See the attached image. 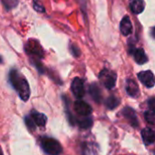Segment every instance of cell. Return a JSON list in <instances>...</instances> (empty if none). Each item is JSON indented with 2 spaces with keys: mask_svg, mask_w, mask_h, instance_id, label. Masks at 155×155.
Masks as SVG:
<instances>
[{
  "mask_svg": "<svg viewBox=\"0 0 155 155\" xmlns=\"http://www.w3.org/2000/svg\"><path fill=\"white\" fill-rule=\"evenodd\" d=\"M149 106L152 110H154L155 111V98L153 99H151L149 100Z\"/></svg>",
  "mask_w": 155,
  "mask_h": 155,
  "instance_id": "obj_23",
  "label": "cell"
},
{
  "mask_svg": "<svg viewBox=\"0 0 155 155\" xmlns=\"http://www.w3.org/2000/svg\"><path fill=\"white\" fill-rule=\"evenodd\" d=\"M126 91L132 97H136L139 94V87L134 79H128L127 80Z\"/></svg>",
  "mask_w": 155,
  "mask_h": 155,
  "instance_id": "obj_12",
  "label": "cell"
},
{
  "mask_svg": "<svg viewBox=\"0 0 155 155\" xmlns=\"http://www.w3.org/2000/svg\"><path fill=\"white\" fill-rule=\"evenodd\" d=\"M153 36L155 37V27L153 28Z\"/></svg>",
  "mask_w": 155,
  "mask_h": 155,
  "instance_id": "obj_25",
  "label": "cell"
},
{
  "mask_svg": "<svg viewBox=\"0 0 155 155\" xmlns=\"http://www.w3.org/2000/svg\"><path fill=\"white\" fill-rule=\"evenodd\" d=\"M120 104V100L119 99H117L116 97L114 96H110L106 101H105V105L108 109L110 110H113V109H115L118 105Z\"/></svg>",
  "mask_w": 155,
  "mask_h": 155,
  "instance_id": "obj_16",
  "label": "cell"
},
{
  "mask_svg": "<svg viewBox=\"0 0 155 155\" xmlns=\"http://www.w3.org/2000/svg\"><path fill=\"white\" fill-rule=\"evenodd\" d=\"M9 82L13 88L18 93L20 99L24 101L28 100L30 97V88L26 79L18 72V70L13 69L9 72Z\"/></svg>",
  "mask_w": 155,
  "mask_h": 155,
  "instance_id": "obj_1",
  "label": "cell"
},
{
  "mask_svg": "<svg viewBox=\"0 0 155 155\" xmlns=\"http://www.w3.org/2000/svg\"><path fill=\"white\" fill-rule=\"evenodd\" d=\"M134 58H135V61L140 64V65H143L144 63H146L148 61V58H147V56L144 52V50L143 48H137L134 50Z\"/></svg>",
  "mask_w": 155,
  "mask_h": 155,
  "instance_id": "obj_14",
  "label": "cell"
},
{
  "mask_svg": "<svg viewBox=\"0 0 155 155\" xmlns=\"http://www.w3.org/2000/svg\"><path fill=\"white\" fill-rule=\"evenodd\" d=\"M71 90L73 94L77 99H82L84 96V82L80 78H74L72 81Z\"/></svg>",
  "mask_w": 155,
  "mask_h": 155,
  "instance_id": "obj_5",
  "label": "cell"
},
{
  "mask_svg": "<svg viewBox=\"0 0 155 155\" xmlns=\"http://www.w3.org/2000/svg\"><path fill=\"white\" fill-rule=\"evenodd\" d=\"M120 29L123 35L124 36H128L132 33L133 30V26H132V22L129 16H124L123 18V20L121 21V25H120Z\"/></svg>",
  "mask_w": 155,
  "mask_h": 155,
  "instance_id": "obj_10",
  "label": "cell"
},
{
  "mask_svg": "<svg viewBox=\"0 0 155 155\" xmlns=\"http://www.w3.org/2000/svg\"><path fill=\"white\" fill-rule=\"evenodd\" d=\"M153 153H154V155H155V150H154V152H153Z\"/></svg>",
  "mask_w": 155,
  "mask_h": 155,
  "instance_id": "obj_27",
  "label": "cell"
},
{
  "mask_svg": "<svg viewBox=\"0 0 155 155\" xmlns=\"http://www.w3.org/2000/svg\"><path fill=\"white\" fill-rule=\"evenodd\" d=\"M123 114L125 117V119L130 122V124L134 127H137L138 126V120H137V116L135 111L129 107H126L123 110Z\"/></svg>",
  "mask_w": 155,
  "mask_h": 155,
  "instance_id": "obj_8",
  "label": "cell"
},
{
  "mask_svg": "<svg viewBox=\"0 0 155 155\" xmlns=\"http://www.w3.org/2000/svg\"><path fill=\"white\" fill-rule=\"evenodd\" d=\"M144 118H145V121H146L148 123L153 124V125H155V111L154 110L147 111L144 113Z\"/></svg>",
  "mask_w": 155,
  "mask_h": 155,
  "instance_id": "obj_19",
  "label": "cell"
},
{
  "mask_svg": "<svg viewBox=\"0 0 155 155\" xmlns=\"http://www.w3.org/2000/svg\"><path fill=\"white\" fill-rule=\"evenodd\" d=\"M70 51H71V53L73 54L74 57H76L77 58V57L80 56V49L75 45H71L70 46Z\"/></svg>",
  "mask_w": 155,
  "mask_h": 155,
  "instance_id": "obj_22",
  "label": "cell"
},
{
  "mask_svg": "<svg viewBox=\"0 0 155 155\" xmlns=\"http://www.w3.org/2000/svg\"><path fill=\"white\" fill-rule=\"evenodd\" d=\"M89 92L92 96V98L96 101V102H100L101 100H102V93H101V90L99 89V87L96 85V84H92L90 86V89H89Z\"/></svg>",
  "mask_w": 155,
  "mask_h": 155,
  "instance_id": "obj_15",
  "label": "cell"
},
{
  "mask_svg": "<svg viewBox=\"0 0 155 155\" xmlns=\"http://www.w3.org/2000/svg\"><path fill=\"white\" fill-rule=\"evenodd\" d=\"M130 7L133 13L140 14L144 9V2L143 0H130Z\"/></svg>",
  "mask_w": 155,
  "mask_h": 155,
  "instance_id": "obj_13",
  "label": "cell"
},
{
  "mask_svg": "<svg viewBox=\"0 0 155 155\" xmlns=\"http://www.w3.org/2000/svg\"><path fill=\"white\" fill-rule=\"evenodd\" d=\"M142 137L145 144L149 145L155 142V133L150 128H144L142 131Z\"/></svg>",
  "mask_w": 155,
  "mask_h": 155,
  "instance_id": "obj_11",
  "label": "cell"
},
{
  "mask_svg": "<svg viewBox=\"0 0 155 155\" xmlns=\"http://www.w3.org/2000/svg\"><path fill=\"white\" fill-rule=\"evenodd\" d=\"M78 124H79V126H80L82 129H88V128H90V127L92 126L93 121H92L91 118H89V117H87V116H84V118L79 120Z\"/></svg>",
  "mask_w": 155,
  "mask_h": 155,
  "instance_id": "obj_17",
  "label": "cell"
},
{
  "mask_svg": "<svg viewBox=\"0 0 155 155\" xmlns=\"http://www.w3.org/2000/svg\"><path fill=\"white\" fill-rule=\"evenodd\" d=\"M1 2L7 11L15 8L18 5V0H1Z\"/></svg>",
  "mask_w": 155,
  "mask_h": 155,
  "instance_id": "obj_18",
  "label": "cell"
},
{
  "mask_svg": "<svg viewBox=\"0 0 155 155\" xmlns=\"http://www.w3.org/2000/svg\"><path fill=\"white\" fill-rule=\"evenodd\" d=\"M25 51L32 59H40L44 56V51L36 40H29L25 45Z\"/></svg>",
  "mask_w": 155,
  "mask_h": 155,
  "instance_id": "obj_4",
  "label": "cell"
},
{
  "mask_svg": "<svg viewBox=\"0 0 155 155\" xmlns=\"http://www.w3.org/2000/svg\"><path fill=\"white\" fill-rule=\"evenodd\" d=\"M41 145L45 153L49 155H59L63 152L62 145L59 143L58 141L53 138L44 137L41 140Z\"/></svg>",
  "mask_w": 155,
  "mask_h": 155,
  "instance_id": "obj_2",
  "label": "cell"
},
{
  "mask_svg": "<svg viewBox=\"0 0 155 155\" xmlns=\"http://www.w3.org/2000/svg\"><path fill=\"white\" fill-rule=\"evenodd\" d=\"M74 111L81 116H88L92 113V108L89 104L83 100H76L74 102Z\"/></svg>",
  "mask_w": 155,
  "mask_h": 155,
  "instance_id": "obj_7",
  "label": "cell"
},
{
  "mask_svg": "<svg viewBox=\"0 0 155 155\" xmlns=\"http://www.w3.org/2000/svg\"><path fill=\"white\" fill-rule=\"evenodd\" d=\"M116 74L109 69H104L99 74V79L106 89H113L116 83Z\"/></svg>",
  "mask_w": 155,
  "mask_h": 155,
  "instance_id": "obj_3",
  "label": "cell"
},
{
  "mask_svg": "<svg viewBox=\"0 0 155 155\" xmlns=\"http://www.w3.org/2000/svg\"><path fill=\"white\" fill-rule=\"evenodd\" d=\"M0 155H4V153H3V151H2V148H1V146H0Z\"/></svg>",
  "mask_w": 155,
  "mask_h": 155,
  "instance_id": "obj_24",
  "label": "cell"
},
{
  "mask_svg": "<svg viewBox=\"0 0 155 155\" xmlns=\"http://www.w3.org/2000/svg\"><path fill=\"white\" fill-rule=\"evenodd\" d=\"M25 122L26 127H27L29 130H31V131L35 130L36 125H35V122H34V120L32 119L31 116H26V117L25 118Z\"/></svg>",
  "mask_w": 155,
  "mask_h": 155,
  "instance_id": "obj_20",
  "label": "cell"
},
{
  "mask_svg": "<svg viewBox=\"0 0 155 155\" xmlns=\"http://www.w3.org/2000/svg\"><path fill=\"white\" fill-rule=\"evenodd\" d=\"M138 78L142 81V83L147 88H153L154 86L155 78L152 71L150 70L142 71L138 74Z\"/></svg>",
  "mask_w": 155,
  "mask_h": 155,
  "instance_id": "obj_6",
  "label": "cell"
},
{
  "mask_svg": "<svg viewBox=\"0 0 155 155\" xmlns=\"http://www.w3.org/2000/svg\"><path fill=\"white\" fill-rule=\"evenodd\" d=\"M30 116L32 117V119L34 120L36 126H39V127H44L45 124H46V122H47V117L43 114V113H40L35 110H33L30 113Z\"/></svg>",
  "mask_w": 155,
  "mask_h": 155,
  "instance_id": "obj_9",
  "label": "cell"
},
{
  "mask_svg": "<svg viewBox=\"0 0 155 155\" xmlns=\"http://www.w3.org/2000/svg\"><path fill=\"white\" fill-rule=\"evenodd\" d=\"M0 63H3V59H2L1 56H0Z\"/></svg>",
  "mask_w": 155,
  "mask_h": 155,
  "instance_id": "obj_26",
  "label": "cell"
},
{
  "mask_svg": "<svg viewBox=\"0 0 155 155\" xmlns=\"http://www.w3.org/2000/svg\"><path fill=\"white\" fill-rule=\"evenodd\" d=\"M33 5H34L35 10H36L37 12L43 13V12H45V8H44V5H43L42 4H40L38 0H34V2H33Z\"/></svg>",
  "mask_w": 155,
  "mask_h": 155,
  "instance_id": "obj_21",
  "label": "cell"
}]
</instances>
